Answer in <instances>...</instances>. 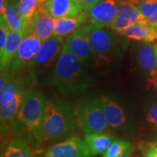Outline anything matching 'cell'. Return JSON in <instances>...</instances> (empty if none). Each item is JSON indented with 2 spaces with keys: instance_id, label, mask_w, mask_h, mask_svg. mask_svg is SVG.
Returning a JSON list of instances; mask_svg holds the SVG:
<instances>
[{
  "instance_id": "obj_1",
  "label": "cell",
  "mask_w": 157,
  "mask_h": 157,
  "mask_svg": "<svg viewBox=\"0 0 157 157\" xmlns=\"http://www.w3.org/2000/svg\"><path fill=\"white\" fill-rule=\"evenodd\" d=\"M80 60L64 44L57 60L50 84L63 95L85 92L93 82Z\"/></svg>"
},
{
  "instance_id": "obj_2",
  "label": "cell",
  "mask_w": 157,
  "mask_h": 157,
  "mask_svg": "<svg viewBox=\"0 0 157 157\" xmlns=\"http://www.w3.org/2000/svg\"><path fill=\"white\" fill-rule=\"evenodd\" d=\"M75 109L69 102L61 98L46 101L43 123L44 140H66L75 132Z\"/></svg>"
},
{
  "instance_id": "obj_3",
  "label": "cell",
  "mask_w": 157,
  "mask_h": 157,
  "mask_svg": "<svg viewBox=\"0 0 157 157\" xmlns=\"http://www.w3.org/2000/svg\"><path fill=\"white\" fill-rule=\"evenodd\" d=\"M45 105L46 101L40 92L29 90L17 117L29 142L35 146L44 140L43 123Z\"/></svg>"
},
{
  "instance_id": "obj_4",
  "label": "cell",
  "mask_w": 157,
  "mask_h": 157,
  "mask_svg": "<svg viewBox=\"0 0 157 157\" xmlns=\"http://www.w3.org/2000/svg\"><path fill=\"white\" fill-rule=\"evenodd\" d=\"M63 45L61 37L56 35L43 42L30 64L31 78L34 83L39 86L50 83L52 71Z\"/></svg>"
},
{
  "instance_id": "obj_5",
  "label": "cell",
  "mask_w": 157,
  "mask_h": 157,
  "mask_svg": "<svg viewBox=\"0 0 157 157\" xmlns=\"http://www.w3.org/2000/svg\"><path fill=\"white\" fill-rule=\"evenodd\" d=\"M84 28L95 57L94 66L101 71H108L117 48V39L108 31L91 24L84 25Z\"/></svg>"
},
{
  "instance_id": "obj_6",
  "label": "cell",
  "mask_w": 157,
  "mask_h": 157,
  "mask_svg": "<svg viewBox=\"0 0 157 157\" xmlns=\"http://www.w3.org/2000/svg\"><path fill=\"white\" fill-rule=\"evenodd\" d=\"M76 126L86 135L103 132L109 128L98 98L84 100L75 109Z\"/></svg>"
},
{
  "instance_id": "obj_7",
  "label": "cell",
  "mask_w": 157,
  "mask_h": 157,
  "mask_svg": "<svg viewBox=\"0 0 157 157\" xmlns=\"http://www.w3.org/2000/svg\"><path fill=\"white\" fill-rule=\"evenodd\" d=\"M29 90L25 89L22 78H13L0 91L1 122H13L17 119V114L24 98Z\"/></svg>"
},
{
  "instance_id": "obj_8",
  "label": "cell",
  "mask_w": 157,
  "mask_h": 157,
  "mask_svg": "<svg viewBox=\"0 0 157 157\" xmlns=\"http://www.w3.org/2000/svg\"><path fill=\"white\" fill-rule=\"evenodd\" d=\"M65 44L85 68L94 66L95 57L84 25L68 35Z\"/></svg>"
},
{
  "instance_id": "obj_9",
  "label": "cell",
  "mask_w": 157,
  "mask_h": 157,
  "mask_svg": "<svg viewBox=\"0 0 157 157\" xmlns=\"http://www.w3.org/2000/svg\"><path fill=\"white\" fill-rule=\"evenodd\" d=\"M134 24L150 25L148 20L139 11L131 0L117 4V15L109 28L120 33Z\"/></svg>"
},
{
  "instance_id": "obj_10",
  "label": "cell",
  "mask_w": 157,
  "mask_h": 157,
  "mask_svg": "<svg viewBox=\"0 0 157 157\" xmlns=\"http://www.w3.org/2000/svg\"><path fill=\"white\" fill-rule=\"evenodd\" d=\"M42 42L33 34H29L21 42L10 66V73L15 76L23 68L31 63L38 53Z\"/></svg>"
},
{
  "instance_id": "obj_11",
  "label": "cell",
  "mask_w": 157,
  "mask_h": 157,
  "mask_svg": "<svg viewBox=\"0 0 157 157\" xmlns=\"http://www.w3.org/2000/svg\"><path fill=\"white\" fill-rule=\"evenodd\" d=\"M92 155L85 140L78 137H71L51 146L44 157H90Z\"/></svg>"
},
{
  "instance_id": "obj_12",
  "label": "cell",
  "mask_w": 157,
  "mask_h": 157,
  "mask_svg": "<svg viewBox=\"0 0 157 157\" xmlns=\"http://www.w3.org/2000/svg\"><path fill=\"white\" fill-rule=\"evenodd\" d=\"M109 128L119 130L125 126L127 117L125 111L119 102L109 95H101L98 98Z\"/></svg>"
},
{
  "instance_id": "obj_13",
  "label": "cell",
  "mask_w": 157,
  "mask_h": 157,
  "mask_svg": "<svg viewBox=\"0 0 157 157\" xmlns=\"http://www.w3.org/2000/svg\"><path fill=\"white\" fill-rule=\"evenodd\" d=\"M136 56L137 63L148 77L149 86L157 87V60L154 46L148 44L140 45Z\"/></svg>"
},
{
  "instance_id": "obj_14",
  "label": "cell",
  "mask_w": 157,
  "mask_h": 157,
  "mask_svg": "<svg viewBox=\"0 0 157 157\" xmlns=\"http://www.w3.org/2000/svg\"><path fill=\"white\" fill-rule=\"evenodd\" d=\"M43 13L55 19L75 16L83 10L76 0H48L39 5Z\"/></svg>"
},
{
  "instance_id": "obj_15",
  "label": "cell",
  "mask_w": 157,
  "mask_h": 157,
  "mask_svg": "<svg viewBox=\"0 0 157 157\" xmlns=\"http://www.w3.org/2000/svg\"><path fill=\"white\" fill-rule=\"evenodd\" d=\"M116 15L115 0H102L89 12L90 23L99 29L110 27Z\"/></svg>"
},
{
  "instance_id": "obj_16",
  "label": "cell",
  "mask_w": 157,
  "mask_h": 157,
  "mask_svg": "<svg viewBox=\"0 0 157 157\" xmlns=\"http://www.w3.org/2000/svg\"><path fill=\"white\" fill-rule=\"evenodd\" d=\"M56 19L49 16L41 10L40 8L36 11L29 26L28 35L33 34L42 42L54 35Z\"/></svg>"
},
{
  "instance_id": "obj_17",
  "label": "cell",
  "mask_w": 157,
  "mask_h": 157,
  "mask_svg": "<svg viewBox=\"0 0 157 157\" xmlns=\"http://www.w3.org/2000/svg\"><path fill=\"white\" fill-rule=\"evenodd\" d=\"M24 38L23 32L11 31L10 32L7 43H6L3 52L0 54V69L8 71L10 68L12 63L15 58L19 45Z\"/></svg>"
},
{
  "instance_id": "obj_18",
  "label": "cell",
  "mask_w": 157,
  "mask_h": 157,
  "mask_svg": "<svg viewBox=\"0 0 157 157\" xmlns=\"http://www.w3.org/2000/svg\"><path fill=\"white\" fill-rule=\"evenodd\" d=\"M89 14L87 12L82 10L75 16L57 19L54 35L61 38L68 36L79 29L80 25L85 22Z\"/></svg>"
},
{
  "instance_id": "obj_19",
  "label": "cell",
  "mask_w": 157,
  "mask_h": 157,
  "mask_svg": "<svg viewBox=\"0 0 157 157\" xmlns=\"http://www.w3.org/2000/svg\"><path fill=\"white\" fill-rule=\"evenodd\" d=\"M115 139L113 135L103 132L90 133L84 137L92 156L103 154Z\"/></svg>"
},
{
  "instance_id": "obj_20",
  "label": "cell",
  "mask_w": 157,
  "mask_h": 157,
  "mask_svg": "<svg viewBox=\"0 0 157 157\" xmlns=\"http://www.w3.org/2000/svg\"><path fill=\"white\" fill-rule=\"evenodd\" d=\"M120 34L127 39L143 42H151L156 39V27L151 25L134 24L125 29Z\"/></svg>"
},
{
  "instance_id": "obj_21",
  "label": "cell",
  "mask_w": 157,
  "mask_h": 157,
  "mask_svg": "<svg viewBox=\"0 0 157 157\" xmlns=\"http://www.w3.org/2000/svg\"><path fill=\"white\" fill-rule=\"evenodd\" d=\"M39 4L37 0H17L16 7L23 23L24 38L28 36V31L34 15L38 10Z\"/></svg>"
},
{
  "instance_id": "obj_22",
  "label": "cell",
  "mask_w": 157,
  "mask_h": 157,
  "mask_svg": "<svg viewBox=\"0 0 157 157\" xmlns=\"http://www.w3.org/2000/svg\"><path fill=\"white\" fill-rule=\"evenodd\" d=\"M2 157H34V155L24 140L15 138L7 145Z\"/></svg>"
},
{
  "instance_id": "obj_23",
  "label": "cell",
  "mask_w": 157,
  "mask_h": 157,
  "mask_svg": "<svg viewBox=\"0 0 157 157\" xmlns=\"http://www.w3.org/2000/svg\"><path fill=\"white\" fill-rule=\"evenodd\" d=\"M16 3L17 2L7 0V6L4 15L11 31L23 33V23L17 12Z\"/></svg>"
},
{
  "instance_id": "obj_24",
  "label": "cell",
  "mask_w": 157,
  "mask_h": 157,
  "mask_svg": "<svg viewBox=\"0 0 157 157\" xmlns=\"http://www.w3.org/2000/svg\"><path fill=\"white\" fill-rule=\"evenodd\" d=\"M131 2L147 18L157 13V0H131Z\"/></svg>"
},
{
  "instance_id": "obj_25",
  "label": "cell",
  "mask_w": 157,
  "mask_h": 157,
  "mask_svg": "<svg viewBox=\"0 0 157 157\" xmlns=\"http://www.w3.org/2000/svg\"><path fill=\"white\" fill-rule=\"evenodd\" d=\"M130 146L131 144L128 141L121 139H115L109 148L104 152L103 157H119Z\"/></svg>"
},
{
  "instance_id": "obj_26",
  "label": "cell",
  "mask_w": 157,
  "mask_h": 157,
  "mask_svg": "<svg viewBox=\"0 0 157 157\" xmlns=\"http://www.w3.org/2000/svg\"><path fill=\"white\" fill-rule=\"evenodd\" d=\"M11 29L4 15H0V54L3 52Z\"/></svg>"
},
{
  "instance_id": "obj_27",
  "label": "cell",
  "mask_w": 157,
  "mask_h": 157,
  "mask_svg": "<svg viewBox=\"0 0 157 157\" xmlns=\"http://www.w3.org/2000/svg\"><path fill=\"white\" fill-rule=\"evenodd\" d=\"M138 148L145 157H157V144L156 143L142 141Z\"/></svg>"
},
{
  "instance_id": "obj_28",
  "label": "cell",
  "mask_w": 157,
  "mask_h": 157,
  "mask_svg": "<svg viewBox=\"0 0 157 157\" xmlns=\"http://www.w3.org/2000/svg\"><path fill=\"white\" fill-rule=\"evenodd\" d=\"M84 11L89 12L102 0H76Z\"/></svg>"
},
{
  "instance_id": "obj_29",
  "label": "cell",
  "mask_w": 157,
  "mask_h": 157,
  "mask_svg": "<svg viewBox=\"0 0 157 157\" xmlns=\"http://www.w3.org/2000/svg\"><path fill=\"white\" fill-rule=\"evenodd\" d=\"M13 76L8 71H1V78H0V91L2 90L13 79Z\"/></svg>"
},
{
  "instance_id": "obj_30",
  "label": "cell",
  "mask_w": 157,
  "mask_h": 157,
  "mask_svg": "<svg viewBox=\"0 0 157 157\" xmlns=\"http://www.w3.org/2000/svg\"><path fill=\"white\" fill-rule=\"evenodd\" d=\"M146 120L151 124L157 125V102L149 109L146 117Z\"/></svg>"
},
{
  "instance_id": "obj_31",
  "label": "cell",
  "mask_w": 157,
  "mask_h": 157,
  "mask_svg": "<svg viewBox=\"0 0 157 157\" xmlns=\"http://www.w3.org/2000/svg\"><path fill=\"white\" fill-rule=\"evenodd\" d=\"M133 151H134V147L131 145V146H129V148H127L122 154H121L119 157H131Z\"/></svg>"
},
{
  "instance_id": "obj_32",
  "label": "cell",
  "mask_w": 157,
  "mask_h": 157,
  "mask_svg": "<svg viewBox=\"0 0 157 157\" xmlns=\"http://www.w3.org/2000/svg\"><path fill=\"white\" fill-rule=\"evenodd\" d=\"M148 20V23L149 24L153 25V26L156 27L157 26V13L156 14H154V15H152L151 17H150Z\"/></svg>"
},
{
  "instance_id": "obj_33",
  "label": "cell",
  "mask_w": 157,
  "mask_h": 157,
  "mask_svg": "<svg viewBox=\"0 0 157 157\" xmlns=\"http://www.w3.org/2000/svg\"><path fill=\"white\" fill-rule=\"evenodd\" d=\"M6 6H7V0H0V15L5 14Z\"/></svg>"
},
{
  "instance_id": "obj_34",
  "label": "cell",
  "mask_w": 157,
  "mask_h": 157,
  "mask_svg": "<svg viewBox=\"0 0 157 157\" xmlns=\"http://www.w3.org/2000/svg\"><path fill=\"white\" fill-rule=\"evenodd\" d=\"M37 1H38L39 5H42V4L46 2H48V0H37Z\"/></svg>"
},
{
  "instance_id": "obj_35",
  "label": "cell",
  "mask_w": 157,
  "mask_h": 157,
  "mask_svg": "<svg viewBox=\"0 0 157 157\" xmlns=\"http://www.w3.org/2000/svg\"><path fill=\"white\" fill-rule=\"evenodd\" d=\"M154 48L155 54H156V60H157V45H154Z\"/></svg>"
},
{
  "instance_id": "obj_36",
  "label": "cell",
  "mask_w": 157,
  "mask_h": 157,
  "mask_svg": "<svg viewBox=\"0 0 157 157\" xmlns=\"http://www.w3.org/2000/svg\"><path fill=\"white\" fill-rule=\"evenodd\" d=\"M156 39H157V26L156 27Z\"/></svg>"
},
{
  "instance_id": "obj_37",
  "label": "cell",
  "mask_w": 157,
  "mask_h": 157,
  "mask_svg": "<svg viewBox=\"0 0 157 157\" xmlns=\"http://www.w3.org/2000/svg\"><path fill=\"white\" fill-rule=\"evenodd\" d=\"M11 1H14V2H17V0H11Z\"/></svg>"
},
{
  "instance_id": "obj_38",
  "label": "cell",
  "mask_w": 157,
  "mask_h": 157,
  "mask_svg": "<svg viewBox=\"0 0 157 157\" xmlns=\"http://www.w3.org/2000/svg\"><path fill=\"white\" fill-rule=\"evenodd\" d=\"M156 143L157 144V140H156Z\"/></svg>"
},
{
  "instance_id": "obj_39",
  "label": "cell",
  "mask_w": 157,
  "mask_h": 157,
  "mask_svg": "<svg viewBox=\"0 0 157 157\" xmlns=\"http://www.w3.org/2000/svg\"><path fill=\"white\" fill-rule=\"evenodd\" d=\"M135 157H139V156H135Z\"/></svg>"
}]
</instances>
